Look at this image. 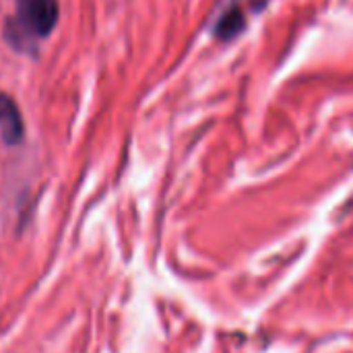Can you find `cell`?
<instances>
[{
	"label": "cell",
	"instance_id": "cell-1",
	"mask_svg": "<svg viewBox=\"0 0 353 353\" xmlns=\"http://www.w3.org/2000/svg\"><path fill=\"white\" fill-rule=\"evenodd\" d=\"M60 17L58 0H17V12L6 23V39L12 50L31 54L54 31Z\"/></svg>",
	"mask_w": 353,
	"mask_h": 353
},
{
	"label": "cell",
	"instance_id": "cell-2",
	"mask_svg": "<svg viewBox=\"0 0 353 353\" xmlns=\"http://www.w3.org/2000/svg\"><path fill=\"white\" fill-rule=\"evenodd\" d=\"M25 126L23 118L19 112V105L8 97L6 93L0 91V137L6 145H19L23 141Z\"/></svg>",
	"mask_w": 353,
	"mask_h": 353
},
{
	"label": "cell",
	"instance_id": "cell-3",
	"mask_svg": "<svg viewBox=\"0 0 353 353\" xmlns=\"http://www.w3.org/2000/svg\"><path fill=\"white\" fill-rule=\"evenodd\" d=\"M244 25H246V19H244V14H242V8H240L236 2H232V4L219 14L217 23H215V27H213V33H215V37H219V39H223V41H230V39H234L236 35L242 33Z\"/></svg>",
	"mask_w": 353,
	"mask_h": 353
},
{
	"label": "cell",
	"instance_id": "cell-4",
	"mask_svg": "<svg viewBox=\"0 0 353 353\" xmlns=\"http://www.w3.org/2000/svg\"><path fill=\"white\" fill-rule=\"evenodd\" d=\"M254 2H256V0H254Z\"/></svg>",
	"mask_w": 353,
	"mask_h": 353
}]
</instances>
